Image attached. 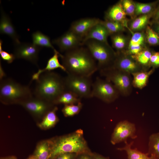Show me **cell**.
Segmentation results:
<instances>
[{"label":"cell","mask_w":159,"mask_h":159,"mask_svg":"<svg viewBox=\"0 0 159 159\" xmlns=\"http://www.w3.org/2000/svg\"><path fill=\"white\" fill-rule=\"evenodd\" d=\"M91 77L68 74L63 77L65 90L70 91L80 98L92 97V83Z\"/></svg>","instance_id":"52a82bcc"},{"label":"cell","mask_w":159,"mask_h":159,"mask_svg":"<svg viewBox=\"0 0 159 159\" xmlns=\"http://www.w3.org/2000/svg\"><path fill=\"white\" fill-rule=\"evenodd\" d=\"M54 54L52 57L48 60L46 67L43 69H39L32 76V80H37L42 73L47 71H51L54 69L59 68L67 73L66 70L64 66L59 63L58 58L62 54L56 50L54 51Z\"/></svg>","instance_id":"ffe728a7"},{"label":"cell","mask_w":159,"mask_h":159,"mask_svg":"<svg viewBox=\"0 0 159 159\" xmlns=\"http://www.w3.org/2000/svg\"><path fill=\"white\" fill-rule=\"evenodd\" d=\"M27 159H34V158L33 156H32L29 157V158H28Z\"/></svg>","instance_id":"7bdbcfd3"},{"label":"cell","mask_w":159,"mask_h":159,"mask_svg":"<svg viewBox=\"0 0 159 159\" xmlns=\"http://www.w3.org/2000/svg\"><path fill=\"white\" fill-rule=\"evenodd\" d=\"M135 132L134 124L127 120L121 121L117 124L114 130L111 143L115 145L122 141L125 142L128 138L134 139L137 137Z\"/></svg>","instance_id":"9c48e42d"},{"label":"cell","mask_w":159,"mask_h":159,"mask_svg":"<svg viewBox=\"0 0 159 159\" xmlns=\"http://www.w3.org/2000/svg\"><path fill=\"white\" fill-rule=\"evenodd\" d=\"M110 34L107 30L100 22L93 26L83 39L82 45L87 40L93 39L100 42L108 43L107 40Z\"/></svg>","instance_id":"e0dca14e"},{"label":"cell","mask_w":159,"mask_h":159,"mask_svg":"<svg viewBox=\"0 0 159 159\" xmlns=\"http://www.w3.org/2000/svg\"><path fill=\"white\" fill-rule=\"evenodd\" d=\"M159 3V0L148 3H142L135 1V17L154 12Z\"/></svg>","instance_id":"d4e9b609"},{"label":"cell","mask_w":159,"mask_h":159,"mask_svg":"<svg viewBox=\"0 0 159 159\" xmlns=\"http://www.w3.org/2000/svg\"><path fill=\"white\" fill-rule=\"evenodd\" d=\"M21 105L32 115L37 117L46 115L55 107L53 103L35 96L27 100Z\"/></svg>","instance_id":"30bf717a"},{"label":"cell","mask_w":159,"mask_h":159,"mask_svg":"<svg viewBox=\"0 0 159 159\" xmlns=\"http://www.w3.org/2000/svg\"><path fill=\"white\" fill-rule=\"evenodd\" d=\"M0 22V32L11 37L16 45L21 43L19 37L9 16L2 10Z\"/></svg>","instance_id":"ac0fdd59"},{"label":"cell","mask_w":159,"mask_h":159,"mask_svg":"<svg viewBox=\"0 0 159 159\" xmlns=\"http://www.w3.org/2000/svg\"><path fill=\"white\" fill-rule=\"evenodd\" d=\"M33 44L40 47L51 48L55 51L49 37L39 31L34 32L32 35Z\"/></svg>","instance_id":"4316f807"},{"label":"cell","mask_w":159,"mask_h":159,"mask_svg":"<svg viewBox=\"0 0 159 159\" xmlns=\"http://www.w3.org/2000/svg\"><path fill=\"white\" fill-rule=\"evenodd\" d=\"M154 51L148 46L137 54L131 56L143 71H147L151 67L150 60Z\"/></svg>","instance_id":"44dd1931"},{"label":"cell","mask_w":159,"mask_h":159,"mask_svg":"<svg viewBox=\"0 0 159 159\" xmlns=\"http://www.w3.org/2000/svg\"><path fill=\"white\" fill-rule=\"evenodd\" d=\"M82 39L69 30L60 37L52 41L61 52H65L82 46Z\"/></svg>","instance_id":"4fadbf2b"},{"label":"cell","mask_w":159,"mask_h":159,"mask_svg":"<svg viewBox=\"0 0 159 159\" xmlns=\"http://www.w3.org/2000/svg\"><path fill=\"white\" fill-rule=\"evenodd\" d=\"M125 146L122 148H118L120 150L125 151L127 155L128 159H152L148 153L145 154L138 150L137 149H132L131 147L133 143L131 142L128 143L127 141L125 142Z\"/></svg>","instance_id":"83f0119b"},{"label":"cell","mask_w":159,"mask_h":159,"mask_svg":"<svg viewBox=\"0 0 159 159\" xmlns=\"http://www.w3.org/2000/svg\"><path fill=\"white\" fill-rule=\"evenodd\" d=\"M110 36L112 47L116 49V52L125 51L130 38L125 35L123 32L113 34Z\"/></svg>","instance_id":"603a6c76"},{"label":"cell","mask_w":159,"mask_h":159,"mask_svg":"<svg viewBox=\"0 0 159 159\" xmlns=\"http://www.w3.org/2000/svg\"><path fill=\"white\" fill-rule=\"evenodd\" d=\"M154 12L141 15L133 19L129 20L128 23V30L130 32L145 31L147 26L149 25Z\"/></svg>","instance_id":"d6986e66"},{"label":"cell","mask_w":159,"mask_h":159,"mask_svg":"<svg viewBox=\"0 0 159 159\" xmlns=\"http://www.w3.org/2000/svg\"><path fill=\"white\" fill-rule=\"evenodd\" d=\"M57 107L55 106L47 112L45 115L39 126L43 129H48L53 127L58 121L56 115Z\"/></svg>","instance_id":"f1b7e54d"},{"label":"cell","mask_w":159,"mask_h":159,"mask_svg":"<svg viewBox=\"0 0 159 159\" xmlns=\"http://www.w3.org/2000/svg\"><path fill=\"white\" fill-rule=\"evenodd\" d=\"M0 54L1 59L9 64L12 62L16 58L14 54L9 53L3 50L0 51Z\"/></svg>","instance_id":"d590c367"},{"label":"cell","mask_w":159,"mask_h":159,"mask_svg":"<svg viewBox=\"0 0 159 159\" xmlns=\"http://www.w3.org/2000/svg\"><path fill=\"white\" fill-rule=\"evenodd\" d=\"M146 40L148 46L159 45V35L148 25L145 30Z\"/></svg>","instance_id":"1f68e13d"},{"label":"cell","mask_w":159,"mask_h":159,"mask_svg":"<svg viewBox=\"0 0 159 159\" xmlns=\"http://www.w3.org/2000/svg\"><path fill=\"white\" fill-rule=\"evenodd\" d=\"M94 155L95 159H108L98 154H95Z\"/></svg>","instance_id":"60d3db41"},{"label":"cell","mask_w":159,"mask_h":159,"mask_svg":"<svg viewBox=\"0 0 159 159\" xmlns=\"http://www.w3.org/2000/svg\"><path fill=\"white\" fill-rule=\"evenodd\" d=\"M36 81L34 96L53 104L65 90L63 77L52 71L42 73Z\"/></svg>","instance_id":"3957f363"},{"label":"cell","mask_w":159,"mask_h":159,"mask_svg":"<svg viewBox=\"0 0 159 159\" xmlns=\"http://www.w3.org/2000/svg\"><path fill=\"white\" fill-rule=\"evenodd\" d=\"M5 159H16V158L14 157H11L10 158H6Z\"/></svg>","instance_id":"b9f144b4"},{"label":"cell","mask_w":159,"mask_h":159,"mask_svg":"<svg viewBox=\"0 0 159 159\" xmlns=\"http://www.w3.org/2000/svg\"><path fill=\"white\" fill-rule=\"evenodd\" d=\"M122 4L127 15L129 16L130 19L135 17V1L132 0H121Z\"/></svg>","instance_id":"836d02e7"},{"label":"cell","mask_w":159,"mask_h":159,"mask_svg":"<svg viewBox=\"0 0 159 159\" xmlns=\"http://www.w3.org/2000/svg\"><path fill=\"white\" fill-rule=\"evenodd\" d=\"M82 107L81 102L75 104L65 105L62 110L65 117H71L78 114Z\"/></svg>","instance_id":"d6a6232c"},{"label":"cell","mask_w":159,"mask_h":159,"mask_svg":"<svg viewBox=\"0 0 159 159\" xmlns=\"http://www.w3.org/2000/svg\"><path fill=\"white\" fill-rule=\"evenodd\" d=\"M102 23L105 26L110 35L119 33L123 32L128 29V26L120 22L107 20H101Z\"/></svg>","instance_id":"4dcf8cb0"},{"label":"cell","mask_w":159,"mask_h":159,"mask_svg":"<svg viewBox=\"0 0 159 159\" xmlns=\"http://www.w3.org/2000/svg\"><path fill=\"white\" fill-rule=\"evenodd\" d=\"M77 154L73 153H67L60 154L54 159H76Z\"/></svg>","instance_id":"8d00e7d4"},{"label":"cell","mask_w":159,"mask_h":159,"mask_svg":"<svg viewBox=\"0 0 159 159\" xmlns=\"http://www.w3.org/2000/svg\"><path fill=\"white\" fill-rule=\"evenodd\" d=\"M84 44L97 62L98 70L100 71L112 66L117 53L108 43L90 39L86 41Z\"/></svg>","instance_id":"5b68a950"},{"label":"cell","mask_w":159,"mask_h":159,"mask_svg":"<svg viewBox=\"0 0 159 159\" xmlns=\"http://www.w3.org/2000/svg\"><path fill=\"white\" fill-rule=\"evenodd\" d=\"M131 33L132 36L128 46L124 52L129 55H133L137 54L148 45L146 42L145 31Z\"/></svg>","instance_id":"9a60e30c"},{"label":"cell","mask_w":159,"mask_h":159,"mask_svg":"<svg viewBox=\"0 0 159 159\" xmlns=\"http://www.w3.org/2000/svg\"><path fill=\"white\" fill-rule=\"evenodd\" d=\"M117 56L112 67L131 74L143 71L132 56L125 52H116Z\"/></svg>","instance_id":"8fae6325"},{"label":"cell","mask_w":159,"mask_h":159,"mask_svg":"<svg viewBox=\"0 0 159 159\" xmlns=\"http://www.w3.org/2000/svg\"><path fill=\"white\" fill-rule=\"evenodd\" d=\"M76 159H95L94 155L91 152L78 154Z\"/></svg>","instance_id":"74e56055"},{"label":"cell","mask_w":159,"mask_h":159,"mask_svg":"<svg viewBox=\"0 0 159 159\" xmlns=\"http://www.w3.org/2000/svg\"><path fill=\"white\" fill-rule=\"evenodd\" d=\"M51 148V141H44L39 144L35 150L34 159H49Z\"/></svg>","instance_id":"f546056e"},{"label":"cell","mask_w":159,"mask_h":159,"mask_svg":"<svg viewBox=\"0 0 159 159\" xmlns=\"http://www.w3.org/2000/svg\"><path fill=\"white\" fill-rule=\"evenodd\" d=\"M42 48L33 44L21 43L15 45L14 54L16 58L24 59L37 65L39 54Z\"/></svg>","instance_id":"7c38bea8"},{"label":"cell","mask_w":159,"mask_h":159,"mask_svg":"<svg viewBox=\"0 0 159 159\" xmlns=\"http://www.w3.org/2000/svg\"><path fill=\"white\" fill-rule=\"evenodd\" d=\"M81 99L72 92L65 90L56 99L54 104V105L62 104L64 105L75 104L80 102Z\"/></svg>","instance_id":"cb8c5ba5"},{"label":"cell","mask_w":159,"mask_h":159,"mask_svg":"<svg viewBox=\"0 0 159 159\" xmlns=\"http://www.w3.org/2000/svg\"><path fill=\"white\" fill-rule=\"evenodd\" d=\"M155 69L152 68L148 71H142L132 74L133 87L142 89L147 85L150 76L154 72Z\"/></svg>","instance_id":"7402d4cb"},{"label":"cell","mask_w":159,"mask_h":159,"mask_svg":"<svg viewBox=\"0 0 159 159\" xmlns=\"http://www.w3.org/2000/svg\"><path fill=\"white\" fill-rule=\"evenodd\" d=\"M151 20L159 22V3L155 11Z\"/></svg>","instance_id":"ab89813d"},{"label":"cell","mask_w":159,"mask_h":159,"mask_svg":"<svg viewBox=\"0 0 159 159\" xmlns=\"http://www.w3.org/2000/svg\"><path fill=\"white\" fill-rule=\"evenodd\" d=\"M60 57L67 74L91 77L98 70L96 61L87 48L79 47L65 52Z\"/></svg>","instance_id":"6da1fadb"},{"label":"cell","mask_w":159,"mask_h":159,"mask_svg":"<svg viewBox=\"0 0 159 159\" xmlns=\"http://www.w3.org/2000/svg\"><path fill=\"white\" fill-rule=\"evenodd\" d=\"M149 25L159 35V22L151 20Z\"/></svg>","instance_id":"f35d334b"},{"label":"cell","mask_w":159,"mask_h":159,"mask_svg":"<svg viewBox=\"0 0 159 159\" xmlns=\"http://www.w3.org/2000/svg\"><path fill=\"white\" fill-rule=\"evenodd\" d=\"M100 71L102 76L114 85L120 95L126 97L131 94L133 87L131 74L112 67Z\"/></svg>","instance_id":"8992f818"},{"label":"cell","mask_w":159,"mask_h":159,"mask_svg":"<svg viewBox=\"0 0 159 159\" xmlns=\"http://www.w3.org/2000/svg\"><path fill=\"white\" fill-rule=\"evenodd\" d=\"M114 85L110 81L99 77L92 83V97H96L107 103L112 102L120 95Z\"/></svg>","instance_id":"ba28073f"},{"label":"cell","mask_w":159,"mask_h":159,"mask_svg":"<svg viewBox=\"0 0 159 159\" xmlns=\"http://www.w3.org/2000/svg\"><path fill=\"white\" fill-rule=\"evenodd\" d=\"M101 20L95 18H86L76 20L72 24L69 30L82 39Z\"/></svg>","instance_id":"5bb4252c"},{"label":"cell","mask_w":159,"mask_h":159,"mask_svg":"<svg viewBox=\"0 0 159 159\" xmlns=\"http://www.w3.org/2000/svg\"><path fill=\"white\" fill-rule=\"evenodd\" d=\"M148 145V155L152 159H159V132L150 136Z\"/></svg>","instance_id":"484cf974"},{"label":"cell","mask_w":159,"mask_h":159,"mask_svg":"<svg viewBox=\"0 0 159 159\" xmlns=\"http://www.w3.org/2000/svg\"><path fill=\"white\" fill-rule=\"evenodd\" d=\"M126 16L121 0L106 11L105 15V20L122 22L128 26V23L130 19L127 18Z\"/></svg>","instance_id":"2e32d148"},{"label":"cell","mask_w":159,"mask_h":159,"mask_svg":"<svg viewBox=\"0 0 159 159\" xmlns=\"http://www.w3.org/2000/svg\"><path fill=\"white\" fill-rule=\"evenodd\" d=\"M28 86L22 85L10 78L2 79L0 84V99L6 104H21L33 97Z\"/></svg>","instance_id":"277c9868"},{"label":"cell","mask_w":159,"mask_h":159,"mask_svg":"<svg viewBox=\"0 0 159 159\" xmlns=\"http://www.w3.org/2000/svg\"><path fill=\"white\" fill-rule=\"evenodd\" d=\"M90 152L83 131L80 129L51 141L49 159H54L59 155L64 153H73L78 155Z\"/></svg>","instance_id":"7a4b0ae2"},{"label":"cell","mask_w":159,"mask_h":159,"mask_svg":"<svg viewBox=\"0 0 159 159\" xmlns=\"http://www.w3.org/2000/svg\"><path fill=\"white\" fill-rule=\"evenodd\" d=\"M150 66L155 69L159 67V52H153L150 58Z\"/></svg>","instance_id":"e575fe53"}]
</instances>
